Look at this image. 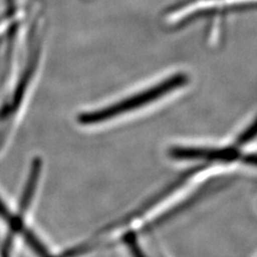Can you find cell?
Returning <instances> with one entry per match:
<instances>
[{"instance_id": "obj_1", "label": "cell", "mask_w": 257, "mask_h": 257, "mask_svg": "<svg viewBox=\"0 0 257 257\" xmlns=\"http://www.w3.org/2000/svg\"><path fill=\"white\" fill-rule=\"evenodd\" d=\"M189 82V77L183 72H176L168 75L164 79L159 80L158 83L150 87L144 88L139 92H135L130 96L119 100L108 106L82 114L78 117V121L83 124H95L103 121H107L111 118L122 116L135 109H140L150 105L162 98H165L177 90L181 89Z\"/></svg>"}, {"instance_id": "obj_4", "label": "cell", "mask_w": 257, "mask_h": 257, "mask_svg": "<svg viewBox=\"0 0 257 257\" xmlns=\"http://www.w3.org/2000/svg\"><path fill=\"white\" fill-rule=\"evenodd\" d=\"M123 241L127 244L128 248H130L133 257H145L144 253L142 252L141 247L138 243V241H136L134 234H132V232H130V234H126L123 238Z\"/></svg>"}, {"instance_id": "obj_5", "label": "cell", "mask_w": 257, "mask_h": 257, "mask_svg": "<svg viewBox=\"0 0 257 257\" xmlns=\"http://www.w3.org/2000/svg\"><path fill=\"white\" fill-rule=\"evenodd\" d=\"M243 161L246 164H251L257 166V155H251V156H246L243 158Z\"/></svg>"}, {"instance_id": "obj_2", "label": "cell", "mask_w": 257, "mask_h": 257, "mask_svg": "<svg viewBox=\"0 0 257 257\" xmlns=\"http://www.w3.org/2000/svg\"><path fill=\"white\" fill-rule=\"evenodd\" d=\"M170 156L176 160H206V161H232L239 154L235 148L212 149V148H184L175 147L170 151Z\"/></svg>"}, {"instance_id": "obj_3", "label": "cell", "mask_w": 257, "mask_h": 257, "mask_svg": "<svg viewBox=\"0 0 257 257\" xmlns=\"http://www.w3.org/2000/svg\"><path fill=\"white\" fill-rule=\"evenodd\" d=\"M256 136H257V118L250 124V126H247L245 130L238 136L236 140V146L238 147L243 146V145L253 141Z\"/></svg>"}]
</instances>
